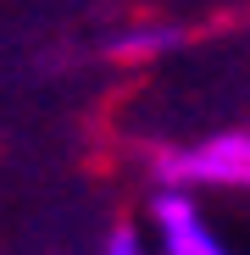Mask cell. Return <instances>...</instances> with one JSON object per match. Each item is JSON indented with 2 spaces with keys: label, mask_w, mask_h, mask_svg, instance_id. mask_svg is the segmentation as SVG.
<instances>
[{
  "label": "cell",
  "mask_w": 250,
  "mask_h": 255,
  "mask_svg": "<svg viewBox=\"0 0 250 255\" xmlns=\"http://www.w3.org/2000/svg\"><path fill=\"white\" fill-rule=\"evenodd\" d=\"M184 45H189V28L184 22H134V28H122L106 50L117 61H156V56L184 50Z\"/></svg>",
  "instance_id": "3"
},
{
  "label": "cell",
  "mask_w": 250,
  "mask_h": 255,
  "mask_svg": "<svg viewBox=\"0 0 250 255\" xmlns=\"http://www.w3.org/2000/svg\"><path fill=\"white\" fill-rule=\"evenodd\" d=\"M100 255H156V250H150V239H145V228H139V222H117V228L106 233Z\"/></svg>",
  "instance_id": "4"
},
{
  "label": "cell",
  "mask_w": 250,
  "mask_h": 255,
  "mask_svg": "<svg viewBox=\"0 0 250 255\" xmlns=\"http://www.w3.org/2000/svg\"><path fill=\"white\" fill-rule=\"evenodd\" d=\"M150 178H156V189H178L195 200H200V189L250 194V128H223V133H206L195 144L150 150Z\"/></svg>",
  "instance_id": "1"
},
{
  "label": "cell",
  "mask_w": 250,
  "mask_h": 255,
  "mask_svg": "<svg viewBox=\"0 0 250 255\" xmlns=\"http://www.w3.org/2000/svg\"><path fill=\"white\" fill-rule=\"evenodd\" d=\"M145 222H150V250L156 255H239L212 222L195 194H178V189H156L150 205H145Z\"/></svg>",
  "instance_id": "2"
}]
</instances>
